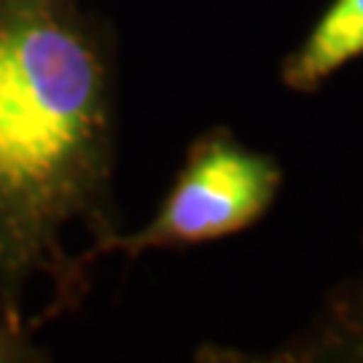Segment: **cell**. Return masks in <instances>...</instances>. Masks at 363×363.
I'll use <instances>...</instances> for the list:
<instances>
[{
    "mask_svg": "<svg viewBox=\"0 0 363 363\" xmlns=\"http://www.w3.org/2000/svg\"><path fill=\"white\" fill-rule=\"evenodd\" d=\"M118 57L86 0H0V304L76 312L121 232Z\"/></svg>",
    "mask_w": 363,
    "mask_h": 363,
    "instance_id": "cell-1",
    "label": "cell"
},
{
    "mask_svg": "<svg viewBox=\"0 0 363 363\" xmlns=\"http://www.w3.org/2000/svg\"><path fill=\"white\" fill-rule=\"evenodd\" d=\"M272 154L245 145L229 127L196 135L172 186L140 229H121L108 256L135 261L154 250H186L218 242L256 226L283 189Z\"/></svg>",
    "mask_w": 363,
    "mask_h": 363,
    "instance_id": "cell-2",
    "label": "cell"
},
{
    "mask_svg": "<svg viewBox=\"0 0 363 363\" xmlns=\"http://www.w3.org/2000/svg\"><path fill=\"white\" fill-rule=\"evenodd\" d=\"M196 361H267V363H363V277L337 286L325 296L312 323L286 345L264 355H237L226 347H199Z\"/></svg>",
    "mask_w": 363,
    "mask_h": 363,
    "instance_id": "cell-3",
    "label": "cell"
},
{
    "mask_svg": "<svg viewBox=\"0 0 363 363\" xmlns=\"http://www.w3.org/2000/svg\"><path fill=\"white\" fill-rule=\"evenodd\" d=\"M363 57V0H331L310 33L280 65V81L294 94H315Z\"/></svg>",
    "mask_w": 363,
    "mask_h": 363,
    "instance_id": "cell-4",
    "label": "cell"
},
{
    "mask_svg": "<svg viewBox=\"0 0 363 363\" xmlns=\"http://www.w3.org/2000/svg\"><path fill=\"white\" fill-rule=\"evenodd\" d=\"M52 361V350L35 339V328L22 315L0 304V363Z\"/></svg>",
    "mask_w": 363,
    "mask_h": 363,
    "instance_id": "cell-5",
    "label": "cell"
}]
</instances>
